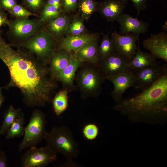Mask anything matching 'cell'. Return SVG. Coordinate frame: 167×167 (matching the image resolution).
Returning a JSON list of instances; mask_svg holds the SVG:
<instances>
[{
  "mask_svg": "<svg viewBox=\"0 0 167 167\" xmlns=\"http://www.w3.org/2000/svg\"><path fill=\"white\" fill-rule=\"evenodd\" d=\"M98 41L96 40L87 44L74 53L78 58L83 62L97 65L99 61Z\"/></svg>",
  "mask_w": 167,
  "mask_h": 167,
  "instance_id": "44dd1931",
  "label": "cell"
},
{
  "mask_svg": "<svg viewBox=\"0 0 167 167\" xmlns=\"http://www.w3.org/2000/svg\"><path fill=\"white\" fill-rule=\"evenodd\" d=\"M78 0H61L62 10L65 13L74 12L77 9Z\"/></svg>",
  "mask_w": 167,
  "mask_h": 167,
  "instance_id": "1f68e13d",
  "label": "cell"
},
{
  "mask_svg": "<svg viewBox=\"0 0 167 167\" xmlns=\"http://www.w3.org/2000/svg\"><path fill=\"white\" fill-rule=\"evenodd\" d=\"M64 13L63 10L55 6L45 4L37 17L43 24L48 20Z\"/></svg>",
  "mask_w": 167,
  "mask_h": 167,
  "instance_id": "83f0119b",
  "label": "cell"
},
{
  "mask_svg": "<svg viewBox=\"0 0 167 167\" xmlns=\"http://www.w3.org/2000/svg\"><path fill=\"white\" fill-rule=\"evenodd\" d=\"M9 20L8 19L5 11L0 6V33L2 32L1 28L3 25H7Z\"/></svg>",
  "mask_w": 167,
  "mask_h": 167,
  "instance_id": "e575fe53",
  "label": "cell"
},
{
  "mask_svg": "<svg viewBox=\"0 0 167 167\" xmlns=\"http://www.w3.org/2000/svg\"><path fill=\"white\" fill-rule=\"evenodd\" d=\"M120 25L119 33L124 35L129 33L139 35L148 32L149 25L147 22L134 18L131 15L122 13L116 19Z\"/></svg>",
  "mask_w": 167,
  "mask_h": 167,
  "instance_id": "9a60e30c",
  "label": "cell"
},
{
  "mask_svg": "<svg viewBox=\"0 0 167 167\" xmlns=\"http://www.w3.org/2000/svg\"><path fill=\"white\" fill-rule=\"evenodd\" d=\"M166 73V64L145 68L135 75V81L133 87L135 89L142 91L151 87Z\"/></svg>",
  "mask_w": 167,
  "mask_h": 167,
  "instance_id": "30bf717a",
  "label": "cell"
},
{
  "mask_svg": "<svg viewBox=\"0 0 167 167\" xmlns=\"http://www.w3.org/2000/svg\"><path fill=\"white\" fill-rule=\"evenodd\" d=\"M17 4V0H0V6L8 11Z\"/></svg>",
  "mask_w": 167,
  "mask_h": 167,
  "instance_id": "836d02e7",
  "label": "cell"
},
{
  "mask_svg": "<svg viewBox=\"0 0 167 167\" xmlns=\"http://www.w3.org/2000/svg\"><path fill=\"white\" fill-rule=\"evenodd\" d=\"M21 112V109H15L11 105L4 113L2 124L0 128V134L5 135L8 130Z\"/></svg>",
  "mask_w": 167,
  "mask_h": 167,
  "instance_id": "d4e9b609",
  "label": "cell"
},
{
  "mask_svg": "<svg viewBox=\"0 0 167 167\" xmlns=\"http://www.w3.org/2000/svg\"><path fill=\"white\" fill-rule=\"evenodd\" d=\"M99 38V35L97 33L66 35L56 41V49H64L74 53L85 44L98 40Z\"/></svg>",
  "mask_w": 167,
  "mask_h": 167,
  "instance_id": "4fadbf2b",
  "label": "cell"
},
{
  "mask_svg": "<svg viewBox=\"0 0 167 167\" xmlns=\"http://www.w3.org/2000/svg\"><path fill=\"white\" fill-rule=\"evenodd\" d=\"M127 1L128 0H127ZM132 1L133 6L137 10V17L140 11L146 9L148 4V0H129Z\"/></svg>",
  "mask_w": 167,
  "mask_h": 167,
  "instance_id": "d6a6232c",
  "label": "cell"
},
{
  "mask_svg": "<svg viewBox=\"0 0 167 167\" xmlns=\"http://www.w3.org/2000/svg\"><path fill=\"white\" fill-rule=\"evenodd\" d=\"M16 18L9 20L6 34L10 46L18 47L37 33L43 27L38 18Z\"/></svg>",
  "mask_w": 167,
  "mask_h": 167,
  "instance_id": "5b68a950",
  "label": "cell"
},
{
  "mask_svg": "<svg viewBox=\"0 0 167 167\" xmlns=\"http://www.w3.org/2000/svg\"><path fill=\"white\" fill-rule=\"evenodd\" d=\"M129 62L114 52L100 60L97 66L105 78L125 72Z\"/></svg>",
  "mask_w": 167,
  "mask_h": 167,
  "instance_id": "8fae6325",
  "label": "cell"
},
{
  "mask_svg": "<svg viewBox=\"0 0 167 167\" xmlns=\"http://www.w3.org/2000/svg\"><path fill=\"white\" fill-rule=\"evenodd\" d=\"M45 114L39 110H34L29 123L25 127L24 137L19 146V152L36 145L44 139L47 132Z\"/></svg>",
  "mask_w": 167,
  "mask_h": 167,
  "instance_id": "52a82bcc",
  "label": "cell"
},
{
  "mask_svg": "<svg viewBox=\"0 0 167 167\" xmlns=\"http://www.w3.org/2000/svg\"><path fill=\"white\" fill-rule=\"evenodd\" d=\"M71 19V16L64 13L48 20L43 26L57 41L66 35Z\"/></svg>",
  "mask_w": 167,
  "mask_h": 167,
  "instance_id": "ac0fdd59",
  "label": "cell"
},
{
  "mask_svg": "<svg viewBox=\"0 0 167 167\" xmlns=\"http://www.w3.org/2000/svg\"><path fill=\"white\" fill-rule=\"evenodd\" d=\"M2 88L0 87V99H4V98L3 95L2 94Z\"/></svg>",
  "mask_w": 167,
  "mask_h": 167,
  "instance_id": "74e56055",
  "label": "cell"
},
{
  "mask_svg": "<svg viewBox=\"0 0 167 167\" xmlns=\"http://www.w3.org/2000/svg\"><path fill=\"white\" fill-rule=\"evenodd\" d=\"M98 126L94 123H88L84 127L82 132L84 136L89 140L95 139L99 134Z\"/></svg>",
  "mask_w": 167,
  "mask_h": 167,
  "instance_id": "4dcf8cb0",
  "label": "cell"
},
{
  "mask_svg": "<svg viewBox=\"0 0 167 167\" xmlns=\"http://www.w3.org/2000/svg\"><path fill=\"white\" fill-rule=\"evenodd\" d=\"M45 4L53 6L62 9L61 0H46Z\"/></svg>",
  "mask_w": 167,
  "mask_h": 167,
  "instance_id": "8d00e7d4",
  "label": "cell"
},
{
  "mask_svg": "<svg viewBox=\"0 0 167 167\" xmlns=\"http://www.w3.org/2000/svg\"><path fill=\"white\" fill-rule=\"evenodd\" d=\"M84 20L79 15L72 18L66 35H76L87 33Z\"/></svg>",
  "mask_w": 167,
  "mask_h": 167,
  "instance_id": "4316f807",
  "label": "cell"
},
{
  "mask_svg": "<svg viewBox=\"0 0 167 167\" xmlns=\"http://www.w3.org/2000/svg\"><path fill=\"white\" fill-rule=\"evenodd\" d=\"M101 33L103 38L98 47L99 61L115 52L113 43L109 37V33L106 34Z\"/></svg>",
  "mask_w": 167,
  "mask_h": 167,
  "instance_id": "484cf974",
  "label": "cell"
},
{
  "mask_svg": "<svg viewBox=\"0 0 167 167\" xmlns=\"http://www.w3.org/2000/svg\"><path fill=\"white\" fill-rule=\"evenodd\" d=\"M161 62H157L156 58L150 53L144 52L140 49L139 41L136 53L132 59L129 61L125 71H129L134 75L141 70L149 66H157Z\"/></svg>",
  "mask_w": 167,
  "mask_h": 167,
  "instance_id": "e0dca14e",
  "label": "cell"
},
{
  "mask_svg": "<svg viewBox=\"0 0 167 167\" xmlns=\"http://www.w3.org/2000/svg\"><path fill=\"white\" fill-rule=\"evenodd\" d=\"M8 12L16 18H29L32 16L37 17L36 15L30 11L23 6L18 4Z\"/></svg>",
  "mask_w": 167,
  "mask_h": 167,
  "instance_id": "f546056e",
  "label": "cell"
},
{
  "mask_svg": "<svg viewBox=\"0 0 167 167\" xmlns=\"http://www.w3.org/2000/svg\"><path fill=\"white\" fill-rule=\"evenodd\" d=\"M25 118L24 114L21 112L11 124L6 134L7 139L19 137L24 133Z\"/></svg>",
  "mask_w": 167,
  "mask_h": 167,
  "instance_id": "cb8c5ba5",
  "label": "cell"
},
{
  "mask_svg": "<svg viewBox=\"0 0 167 167\" xmlns=\"http://www.w3.org/2000/svg\"><path fill=\"white\" fill-rule=\"evenodd\" d=\"M47 145L56 153H59L67 159L66 163L61 167H81L74 160L79 154L78 144L74 138L71 131L66 126H54L47 133L44 138Z\"/></svg>",
  "mask_w": 167,
  "mask_h": 167,
  "instance_id": "3957f363",
  "label": "cell"
},
{
  "mask_svg": "<svg viewBox=\"0 0 167 167\" xmlns=\"http://www.w3.org/2000/svg\"><path fill=\"white\" fill-rule=\"evenodd\" d=\"M143 47L149 50L156 59L167 62V33L162 32L156 34H151L150 37L142 41Z\"/></svg>",
  "mask_w": 167,
  "mask_h": 167,
  "instance_id": "5bb4252c",
  "label": "cell"
},
{
  "mask_svg": "<svg viewBox=\"0 0 167 167\" xmlns=\"http://www.w3.org/2000/svg\"><path fill=\"white\" fill-rule=\"evenodd\" d=\"M105 79L97 65L86 62L78 69L75 79L83 100L98 97Z\"/></svg>",
  "mask_w": 167,
  "mask_h": 167,
  "instance_id": "277c9868",
  "label": "cell"
},
{
  "mask_svg": "<svg viewBox=\"0 0 167 167\" xmlns=\"http://www.w3.org/2000/svg\"><path fill=\"white\" fill-rule=\"evenodd\" d=\"M99 2L94 0H78L79 15L84 20H88L92 14L97 11Z\"/></svg>",
  "mask_w": 167,
  "mask_h": 167,
  "instance_id": "7402d4cb",
  "label": "cell"
},
{
  "mask_svg": "<svg viewBox=\"0 0 167 167\" xmlns=\"http://www.w3.org/2000/svg\"><path fill=\"white\" fill-rule=\"evenodd\" d=\"M127 0H104L99 2L97 11L108 22H113L122 13Z\"/></svg>",
  "mask_w": 167,
  "mask_h": 167,
  "instance_id": "2e32d148",
  "label": "cell"
},
{
  "mask_svg": "<svg viewBox=\"0 0 167 167\" xmlns=\"http://www.w3.org/2000/svg\"><path fill=\"white\" fill-rule=\"evenodd\" d=\"M113 108L133 122L163 124L167 118V73L151 87L123 99Z\"/></svg>",
  "mask_w": 167,
  "mask_h": 167,
  "instance_id": "7a4b0ae2",
  "label": "cell"
},
{
  "mask_svg": "<svg viewBox=\"0 0 167 167\" xmlns=\"http://www.w3.org/2000/svg\"><path fill=\"white\" fill-rule=\"evenodd\" d=\"M139 35L132 33L121 35L115 30L111 34L115 52L125 59L131 61L137 52Z\"/></svg>",
  "mask_w": 167,
  "mask_h": 167,
  "instance_id": "9c48e42d",
  "label": "cell"
},
{
  "mask_svg": "<svg viewBox=\"0 0 167 167\" xmlns=\"http://www.w3.org/2000/svg\"><path fill=\"white\" fill-rule=\"evenodd\" d=\"M4 99H0V108L1 107Z\"/></svg>",
  "mask_w": 167,
  "mask_h": 167,
  "instance_id": "f35d334b",
  "label": "cell"
},
{
  "mask_svg": "<svg viewBox=\"0 0 167 167\" xmlns=\"http://www.w3.org/2000/svg\"><path fill=\"white\" fill-rule=\"evenodd\" d=\"M23 6L37 17L44 5L46 0H22Z\"/></svg>",
  "mask_w": 167,
  "mask_h": 167,
  "instance_id": "f1b7e54d",
  "label": "cell"
},
{
  "mask_svg": "<svg viewBox=\"0 0 167 167\" xmlns=\"http://www.w3.org/2000/svg\"><path fill=\"white\" fill-rule=\"evenodd\" d=\"M105 79L111 82L113 85V89L111 94L117 104L123 99L122 95L126 90L134 86L135 76L133 73L125 71L114 75L105 77Z\"/></svg>",
  "mask_w": 167,
  "mask_h": 167,
  "instance_id": "7c38bea8",
  "label": "cell"
},
{
  "mask_svg": "<svg viewBox=\"0 0 167 167\" xmlns=\"http://www.w3.org/2000/svg\"><path fill=\"white\" fill-rule=\"evenodd\" d=\"M68 91L67 89L57 93L52 101L54 112L59 116L67 109L68 105Z\"/></svg>",
  "mask_w": 167,
  "mask_h": 167,
  "instance_id": "603a6c76",
  "label": "cell"
},
{
  "mask_svg": "<svg viewBox=\"0 0 167 167\" xmlns=\"http://www.w3.org/2000/svg\"><path fill=\"white\" fill-rule=\"evenodd\" d=\"M84 62L73 53L70 62L67 66L55 78L66 87L73 88L76 73Z\"/></svg>",
  "mask_w": 167,
  "mask_h": 167,
  "instance_id": "ffe728a7",
  "label": "cell"
},
{
  "mask_svg": "<svg viewBox=\"0 0 167 167\" xmlns=\"http://www.w3.org/2000/svg\"><path fill=\"white\" fill-rule=\"evenodd\" d=\"M57 154L49 146L29 147L22 156L20 165L22 167H44L56 161Z\"/></svg>",
  "mask_w": 167,
  "mask_h": 167,
  "instance_id": "ba28073f",
  "label": "cell"
},
{
  "mask_svg": "<svg viewBox=\"0 0 167 167\" xmlns=\"http://www.w3.org/2000/svg\"><path fill=\"white\" fill-rule=\"evenodd\" d=\"M56 44L55 39L43 26L35 35L18 48L26 49L44 63L49 62L56 49Z\"/></svg>",
  "mask_w": 167,
  "mask_h": 167,
  "instance_id": "8992f818",
  "label": "cell"
},
{
  "mask_svg": "<svg viewBox=\"0 0 167 167\" xmlns=\"http://www.w3.org/2000/svg\"><path fill=\"white\" fill-rule=\"evenodd\" d=\"M73 52L62 49H56L49 61L50 71L54 79L58 76L68 65Z\"/></svg>",
  "mask_w": 167,
  "mask_h": 167,
  "instance_id": "d6986e66",
  "label": "cell"
},
{
  "mask_svg": "<svg viewBox=\"0 0 167 167\" xmlns=\"http://www.w3.org/2000/svg\"><path fill=\"white\" fill-rule=\"evenodd\" d=\"M2 151L0 149V154L2 152Z\"/></svg>",
  "mask_w": 167,
  "mask_h": 167,
  "instance_id": "ab89813d",
  "label": "cell"
},
{
  "mask_svg": "<svg viewBox=\"0 0 167 167\" xmlns=\"http://www.w3.org/2000/svg\"><path fill=\"white\" fill-rule=\"evenodd\" d=\"M7 157L4 151H2L0 154V167L7 166Z\"/></svg>",
  "mask_w": 167,
  "mask_h": 167,
  "instance_id": "d590c367",
  "label": "cell"
},
{
  "mask_svg": "<svg viewBox=\"0 0 167 167\" xmlns=\"http://www.w3.org/2000/svg\"><path fill=\"white\" fill-rule=\"evenodd\" d=\"M0 33V59L7 67L10 81L5 86H15L23 94L26 104L31 107L43 106L51 100L54 83L48 77L49 70L33 54L20 48L15 50Z\"/></svg>",
  "mask_w": 167,
  "mask_h": 167,
  "instance_id": "6da1fadb",
  "label": "cell"
}]
</instances>
